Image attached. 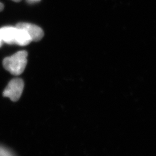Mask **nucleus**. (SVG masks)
I'll return each mask as SVG.
<instances>
[{
    "mask_svg": "<svg viewBox=\"0 0 156 156\" xmlns=\"http://www.w3.org/2000/svg\"><path fill=\"white\" fill-rule=\"evenodd\" d=\"M12 1H15V2H19V1H20L21 0H12Z\"/></svg>",
    "mask_w": 156,
    "mask_h": 156,
    "instance_id": "obj_8",
    "label": "nucleus"
},
{
    "mask_svg": "<svg viewBox=\"0 0 156 156\" xmlns=\"http://www.w3.org/2000/svg\"><path fill=\"white\" fill-rule=\"evenodd\" d=\"M0 156H15L9 149L0 145Z\"/></svg>",
    "mask_w": 156,
    "mask_h": 156,
    "instance_id": "obj_5",
    "label": "nucleus"
},
{
    "mask_svg": "<svg viewBox=\"0 0 156 156\" xmlns=\"http://www.w3.org/2000/svg\"><path fill=\"white\" fill-rule=\"evenodd\" d=\"M18 33L19 29L16 26H6L0 28V47L3 43L17 45Z\"/></svg>",
    "mask_w": 156,
    "mask_h": 156,
    "instance_id": "obj_3",
    "label": "nucleus"
},
{
    "mask_svg": "<svg viewBox=\"0 0 156 156\" xmlns=\"http://www.w3.org/2000/svg\"><path fill=\"white\" fill-rule=\"evenodd\" d=\"M16 27L24 30L30 35L32 41L37 42L42 39L44 35L42 29L39 26L28 23H19Z\"/></svg>",
    "mask_w": 156,
    "mask_h": 156,
    "instance_id": "obj_4",
    "label": "nucleus"
},
{
    "mask_svg": "<svg viewBox=\"0 0 156 156\" xmlns=\"http://www.w3.org/2000/svg\"><path fill=\"white\" fill-rule=\"evenodd\" d=\"M41 0H27V1L31 3H34V2H39Z\"/></svg>",
    "mask_w": 156,
    "mask_h": 156,
    "instance_id": "obj_6",
    "label": "nucleus"
},
{
    "mask_svg": "<svg viewBox=\"0 0 156 156\" xmlns=\"http://www.w3.org/2000/svg\"><path fill=\"white\" fill-rule=\"evenodd\" d=\"M24 82L22 79H13L3 91V96L8 97L12 101L19 100L24 89Z\"/></svg>",
    "mask_w": 156,
    "mask_h": 156,
    "instance_id": "obj_2",
    "label": "nucleus"
},
{
    "mask_svg": "<svg viewBox=\"0 0 156 156\" xmlns=\"http://www.w3.org/2000/svg\"><path fill=\"white\" fill-rule=\"evenodd\" d=\"M28 53L26 51H17L3 60L2 64L6 71L13 75H20L24 71L27 63Z\"/></svg>",
    "mask_w": 156,
    "mask_h": 156,
    "instance_id": "obj_1",
    "label": "nucleus"
},
{
    "mask_svg": "<svg viewBox=\"0 0 156 156\" xmlns=\"http://www.w3.org/2000/svg\"><path fill=\"white\" fill-rule=\"evenodd\" d=\"M4 6L3 5V4L0 2V11H2L4 9Z\"/></svg>",
    "mask_w": 156,
    "mask_h": 156,
    "instance_id": "obj_7",
    "label": "nucleus"
}]
</instances>
